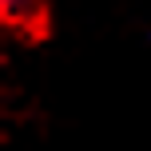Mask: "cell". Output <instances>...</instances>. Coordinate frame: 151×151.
<instances>
[{
	"label": "cell",
	"mask_w": 151,
	"mask_h": 151,
	"mask_svg": "<svg viewBox=\"0 0 151 151\" xmlns=\"http://www.w3.org/2000/svg\"><path fill=\"white\" fill-rule=\"evenodd\" d=\"M0 20L12 32H40L44 28V0H0Z\"/></svg>",
	"instance_id": "cell-1"
}]
</instances>
